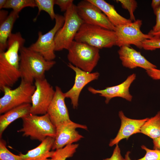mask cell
<instances>
[{"mask_svg": "<svg viewBox=\"0 0 160 160\" xmlns=\"http://www.w3.org/2000/svg\"><path fill=\"white\" fill-rule=\"evenodd\" d=\"M19 69L21 78L33 84L36 79L45 77L46 72L55 64L53 60H48L39 53L23 46L20 51Z\"/></svg>", "mask_w": 160, "mask_h": 160, "instance_id": "obj_1", "label": "cell"}, {"mask_svg": "<svg viewBox=\"0 0 160 160\" xmlns=\"http://www.w3.org/2000/svg\"><path fill=\"white\" fill-rule=\"evenodd\" d=\"M116 40L115 31L85 23L81 25L74 38L76 41L99 49L111 47L115 45Z\"/></svg>", "mask_w": 160, "mask_h": 160, "instance_id": "obj_2", "label": "cell"}, {"mask_svg": "<svg viewBox=\"0 0 160 160\" xmlns=\"http://www.w3.org/2000/svg\"><path fill=\"white\" fill-rule=\"evenodd\" d=\"M22 119V127L17 132L23 133V136L41 142L48 137H55L56 127L47 113L39 116L30 114Z\"/></svg>", "mask_w": 160, "mask_h": 160, "instance_id": "obj_3", "label": "cell"}, {"mask_svg": "<svg viewBox=\"0 0 160 160\" xmlns=\"http://www.w3.org/2000/svg\"><path fill=\"white\" fill-rule=\"evenodd\" d=\"M68 50L70 63L88 72H92L100 58L99 49L74 40Z\"/></svg>", "mask_w": 160, "mask_h": 160, "instance_id": "obj_4", "label": "cell"}, {"mask_svg": "<svg viewBox=\"0 0 160 160\" xmlns=\"http://www.w3.org/2000/svg\"><path fill=\"white\" fill-rule=\"evenodd\" d=\"M64 16V24L54 38L55 51L68 50L84 23L77 13L76 5L73 4L65 12Z\"/></svg>", "mask_w": 160, "mask_h": 160, "instance_id": "obj_5", "label": "cell"}, {"mask_svg": "<svg viewBox=\"0 0 160 160\" xmlns=\"http://www.w3.org/2000/svg\"><path fill=\"white\" fill-rule=\"evenodd\" d=\"M35 88L33 84L23 79L19 86L15 89L4 87L1 91L4 95L0 98V114L22 104L31 103V97Z\"/></svg>", "mask_w": 160, "mask_h": 160, "instance_id": "obj_6", "label": "cell"}, {"mask_svg": "<svg viewBox=\"0 0 160 160\" xmlns=\"http://www.w3.org/2000/svg\"><path fill=\"white\" fill-rule=\"evenodd\" d=\"M142 24V20L138 19L129 23L116 27L115 45L120 47L133 45L140 49H142L143 42L153 37L141 31Z\"/></svg>", "mask_w": 160, "mask_h": 160, "instance_id": "obj_7", "label": "cell"}, {"mask_svg": "<svg viewBox=\"0 0 160 160\" xmlns=\"http://www.w3.org/2000/svg\"><path fill=\"white\" fill-rule=\"evenodd\" d=\"M55 20V24L53 27L44 34L39 31L37 40L28 47L49 61L53 60L56 57L54 38L57 31L63 26L65 18L64 16L56 14Z\"/></svg>", "mask_w": 160, "mask_h": 160, "instance_id": "obj_8", "label": "cell"}, {"mask_svg": "<svg viewBox=\"0 0 160 160\" xmlns=\"http://www.w3.org/2000/svg\"><path fill=\"white\" fill-rule=\"evenodd\" d=\"M34 85L36 88L31 97L30 114H46L55 90L45 78L36 80Z\"/></svg>", "mask_w": 160, "mask_h": 160, "instance_id": "obj_9", "label": "cell"}, {"mask_svg": "<svg viewBox=\"0 0 160 160\" xmlns=\"http://www.w3.org/2000/svg\"><path fill=\"white\" fill-rule=\"evenodd\" d=\"M76 8L84 23L115 31L116 27L98 7L88 0L79 2L76 5Z\"/></svg>", "mask_w": 160, "mask_h": 160, "instance_id": "obj_10", "label": "cell"}, {"mask_svg": "<svg viewBox=\"0 0 160 160\" xmlns=\"http://www.w3.org/2000/svg\"><path fill=\"white\" fill-rule=\"evenodd\" d=\"M55 140L52 150H55L78 141L84 137L76 129H87L84 125L75 123L71 120L60 123L56 126Z\"/></svg>", "mask_w": 160, "mask_h": 160, "instance_id": "obj_11", "label": "cell"}, {"mask_svg": "<svg viewBox=\"0 0 160 160\" xmlns=\"http://www.w3.org/2000/svg\"><path fill=\"white\" fill-rule=\"evenodd\" d=\"M68 66L74 71L75 76L73 86L68 91L64 93V95L66 98L70 99L73 108L76 109L78 106L79 97L82 90L87 84L97 80L100 74L97 72L90 73L85 71L70 63Z\"/></svg>", "mask_w": 160, "mask_h": 160, "instance_id": "obj_12", "label": "cell"}, {"mask_svg": "<svg viewBox=\"0 0 160 160\" xmlns=\"http://www.w3.org/2000/svg\"><path fill=\"white\" fill-rule=\"evenodd\" d=\"M136 78V75L133 73L128 76L124 81L118 85L107 87L102 90L95 89L89 87L88 89L92 94H99L100 96L104 97L106 104H108L111 99L115 97H121L131 101L132 96L129 93V88Z\"/></svg>", "mask_w": 160, "mask_h": 160, "instance_id": "obj_13", "label": "cell"}, {"mask_svg": "<svg viewBox=\"0 0 160 160\" xmlns=\"http://www.w3.org/2000/svg\"><path fill=\"white\" fill-rule=\"evenodd\" d=\"M47 111L52 123L56 126L58 124L70 120L68 110L65 103L64 93L58 86Z\"/></svg>", "mask_w": 160, "mask_h": 160, "instance_id": "obj_14", "label": "cell"}, {"mask_svg": "<svg viewBox=\"0 0 160 160\" xmlns=\"http://www.w3.org/2000/svg\"><path fill=\"white\" fill-rule=\"evenodd\" d=\"M123 66L129 69L140 67L146 70L156 66L147 60L140 53L130 47L123 46L118 50Z\"/></svg>", "mask_w": 160, "mask_h": 160, "instance_id": "obj_15", "label": "cell"}, {"mask_svg": "<svg viewBox=\"0 0 160 160\" xmlns=\"http://www.w3.org/2000/svg\"><path fill=\"white\" fill-rule=\"evenodd\" d=\"M118 115L121 121L120 127L116 137L110 140L109 144L110 147L118 144L123 139L128 140L130 136L134 134L141 133V127L148 118L131 119L126 117L121 111L119 112Z\"/></svg>", "mask_w": 160, "mask_h": 160, "instance_id": "obj_16", "label": "cell"}, {"mask_svg": "<svg viewBox=\"0 0 160 160\" xmlns=\"http://www.w3.org/2000/svg\"><path fill=\"white\" fill-rule=\"evenodd\" d=\"M21 78L19 68L9 62L3 53H0V89L11 88Z\"/></svg>", "mask_w": 160, "mask_h": 160, "instance_id": "obj_17", "label": "cell"}, {"mask_svg": "<svg viewBox=\"0 0 160 160\" xmlns=\"http://www.w3.org/2000/svg\"><path fill=\"white\" fill-rule=\"evenodd\" d=\"M25 39L20 32L12 33L7 40V50L3 53L7 61L15 66L19 68L20 57L19 53L24 46Z\"/></svg>", "mask_w": 160, "mask_h": 160, "instance_id": "obj_18", "label": "cell"}, {"mask_svg": "<svg viewBox=\"0 0 160 160\" xmlns=\"http://www.w3.org/2000/svg\"><path fill=\"white\" fill-rule=\"evenodd\" d=\"M55 138L48 137L41 142L35 148L28 151L25 154L20 153L23 160H49L54 151H51L53 145Z\"/></svg>", "mask_w": 160, "mask_h": 160, "instance_id": "obj_19", "label": "cell"}, {"mask_svg": "<svg viewBox=\"0 0 160 160\" xmlns=\"http://www.w3.org/2000/svg\"><path fill=\"white\" fill-rule=\"evenodd\" d=\"M31 104L25 103L12 108L0 116V137L7 127L13 122L30 114Z\"/></svg>", "mask_w": 160, "mask_h": 160, "instance_id": "obj_20", "label": "cell"}, {"mask_svg": "<svg viewBox=\"0 0 160 160\" xmlns=\"http://www.w3.org/2000/svg\"><path fill=\"white\" fill-rule=\"evenodd\" d=\"M88 0L98 7L115 27L132 22L130 19H127L119 14L114 6L104 0Z\"/></svg>", "mask_w": 160, "mask_h": 160, "instance_id": "obj_21", "label": "cell"}, {"mask_svg": "<svg viewBox=\"0 0 160 160\" xmlns=\"http://www.w3.org/2000/svg\"><path fill=\"white\" fill-rule=\"evenodd\" d=\"M19 13L12 10L6 19L0 24V53L5 51L7 47V40L14 24L18 18Z\"/></svg>", "mask_w": 160, "mask_h": 160, "instance_id": "obj_22", "label": "cell"}, {"mask_svg": "<svg viewBox=\"0 0 160 160\" xmlns=\"http://www.w3.org/2000/svg\"><path fill=\"white\" fill-rule=\"evenodd\" d=\"M140 132L153 140L160 136V111L148 118L141 127Z\"/></svg>", "mask_w": 160, "mask_h": 160, "instance_id": "obj_23", "label": "cell"}, {"mask_svg": "<svg viewBox=\"0 0 160 160\" xmlns=\"http://www.w3.org/2000/svg\"><path fill=\"white\" fill-rule=\"evenodd\" d=\"M79 145L78 144L73 143L55 150L49 160H66L73 156Z\"/></svg>", "mask_w": 160, "mask_h": 160, "instance_id": "obj_24", "label": "cell"}, {"mask_svg": "<svg viewBox=\"0 0 160 160\" xmlns=\"http://www.w3.org/2000/svg\"><path fill=\"white\" fill-rule=\"evenodd\" d=\"M27 7H36L35 0H7L3 8L12 9V10L19 13Z\"/></svg>", "mask_w": 160, "mask_h": 160, "instance_id": "obj_25", "label": "cell"}, {"mask_svg": "<svg viewBox=\"0 0 160 160\" xmlns=\"http://www.w3.org/2000/svg\"><path fill=\"white\" fill-rule=\"evenodd\" d=\"M36 7L38 8V12L34 21L39 15L40 12L44 11L47 12L53 20L55 19L56 14L55 13L54 9L55 4L54 0H35Z\"/></svg>", "mask_w": 160, "mask_h": 160, "instance_id": "obj_26", "label": "cell"}, {"mask_svg": "<svg viewBox=\"0 0 160 160\" xmlns=\"http://www.w3.org/2000/svg\"><path fill=\"white\" fill-rule=\"evenodd\" d=\"M0 160H23L19 155H16L10 152L6 147V142L2 139L0 140Z\"/></svg>", "mask_w": 160, "mask_h": 160, "instance_id": "obj_27", "label": "cell"}, {"mask_svg": "<svg viewBox=\"0 0 160 160\" xmlns=\"http://www.w3.org/2000/svg\"><path fill=\"white\" fill-rule=\"evenodd\" d=\"M141 148L145 151L146 153L142 158L136 160H160V150L148 148L144 145L141 146ZM130 152L128 151L125 155L126 160H132L129 157Z\"/></svg>", "mask_w": 160, "mask_h": 160, "instance_id": "obj_28", "label": "cell"}, {"mask_svg": "<svg viewBox=\"0 0 160 160\" xmlns=\"http://www.w3.org/2000/svg\"><path fill=\"white\" fill-rule=\"evenodd\" d=\"M116 1L120 3L123 8L127 10L129 13L130 20H136L134 13L137 7V2L135 0H117Z\"/></svg>", "mask_w": 160, "mask_h": 160, "instance_id": "obj_29", "label": "cell"}, {"mask_svg": "<svg viewBox=\"0 0 160 160\" xmlns=\"http://www.w3.org/2000/svg\"><path fill=\"white\" fill-rule=\"evenodd\" d=\"M142 49L151 51L160 49V38L153 37L150 39L146 40L143 43Z\"/></svg>", "mask_w": 160, "mask_h": 160, "instance_id": "obj_30", "label": "cell"}, {"mask_svg": "<svg viewBox=\"0 0 160 160\" xmlns=\"http://www.w3.org/2000/svg\"><path fill=\"white\" fill-rule=\"evenodd\" d=\"M72 0H55V4L58 5L62 12H65L73 3Z\"/></svg>", "mask_w": 160, "mask_h": 160, "instance_id": "obj_31", "label": "cell"}, {"mask_svg": "<svg viewBox=\"0 0 160 160\" xmlns=\"http://www.w3.org/2000/svg\"><path fill=\"white\" fill-rule=\"evenodd\" d=\"M118 144L116 145L111 156L110 158L104 159L103 160H126L122 156L120 149Z\"/></svg>", "mask_w": 160, "mask_h": 160, "instance_id": "obj_32", "label": "cell"}, {"mask_svg": "<svg viewBox=\"0 0 160 160\" xmlns=\"http://www.w3.org/2000/svg\"><path fill=\"white\" fill-rule=\"evenodd\" d=\"M156 16V23L149 32L155 33L160 31V6L154 13Z\"/></svg>", "mask_w": 160, "mask_h": 160, "instance_id": "obj_33", "label": "cell"}, {"mask_svg": "<svg viewBox=\"0 0 160 160\" xmlns=\"http://www.w3.org/2000/svg\"><path fill=\"white\" fill-rule=\"evenodd\" d=\"M148 75L152 79L160 80V69L156 68H152L146 70Z\"/></svg>", "mask_w": 160, "mask_h": 160, "instance_id": "obj_34", "label": "cell"}, {"mask_svg": "<svg viewBox=\"0 0 160 160\" xmlns=\"http://www.w3.org/2000/svg\"><path fill=\"white\" fill-rule=\"evenodd\" d=\"M8 11L1 9L0 11V24H1L7 18L8 15Z\"/></svg>", "mask_w": 160, "mask_h": 160, "instance_id": "obj_35", "label": "cell"}, {"mask_svg": "<svg viewBox=\"0 0 160 160\" xmlns=\"http://www.w3.org/2000/svg\"><path fill=\"white\" fill-rule=\"evenodd\" d=\"M151 6L154 13L160 6V0H153Z\"/></svg>", "mask_w": 160, "mask_h": 160, "instance_id": "obj_36", "label": "cell"}, {"mask_svg": "<svg viewBox=\"0 0 160 160\" xmlns=\"http://www.w3.org/2000/svg\"><path fill=\"white\" fill-rule=\"evenodd\" d=\"M153 149L160 150V136L153 140Z\"/></svg>", "mask_w": 160, "mask_h": 160, "instance_id": "obj_37", "label": "cell"}, {"mask_svg": "<svg viewBox=\"0 0 160 160\" xmlns=\"http://www.w3.org/2000/svg\"><path fill=\"white\" fill-rule=\"evenodd\" d=\"M148 34L153 37L160 38V31L155 33H151L149 32Z\"/></svg>", "mask_w": 160, "mask_h": 160, "instance_id": "obj_38", "label": "cell"}, {"mask_svg": "<svg viewBox=\"0 0 160 160\" xmlns=\"http://www.w3.org/2000/svg\"><path fill=\"white\" fill-rule=\"evenodd\" d=\"M7 0H0V9L3 8Z\"/></svg>", "mask_w": 160, "mask_h": 160, "instance_id": "obj_39", "label": "cell"}]
</instances>
